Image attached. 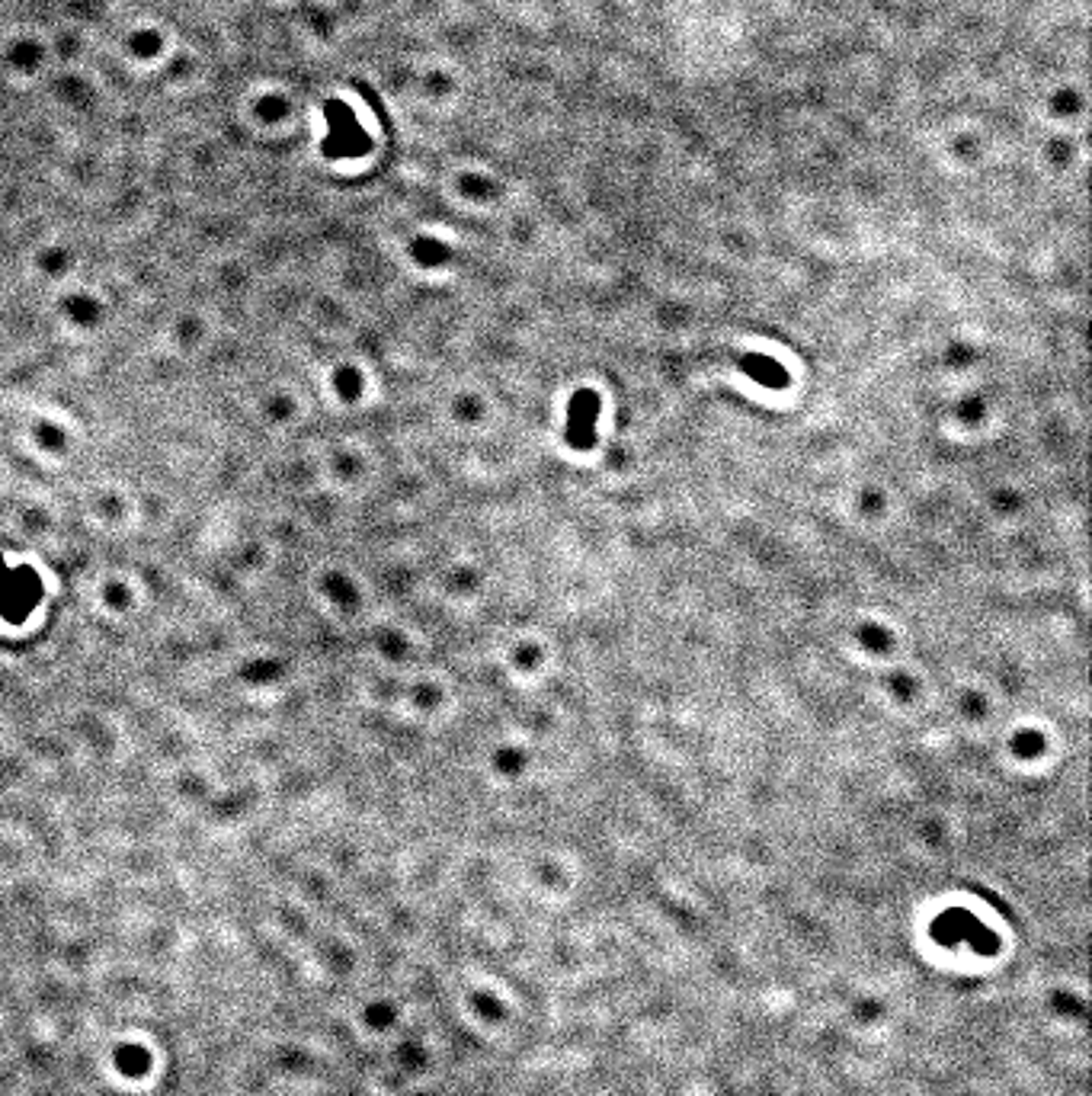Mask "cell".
<instances>
[{"label": "cell", "mask_w": 1092, "mask_h": 1096, "mask_svg": "<svg viewBox=\"0 0 1092 1096\" xmlns=\"http://www.w3.org/2000/svg\"><path fill=\"white\" fill-rule=\"evenodd\" d=\"M599 417V395L593 389H580L571 398V420H567V442L573 449H590L593 430Z\"/></svg>", "instance_id": "cell-1"}, {"label": "cell", "mask_w": 1092, "mask_h": 1096, "mask_svg": "<svg viewBox=\"0 0 1092 1096\" xmlns=\"http://www.w3.org/2000/svg\"><path fill=\"white\" fill-rule=\"evenodd\" d=\"M740 369L753 375V379H759L763 385H769V389H785L788 385V372L778 363H772V359H766V356H743Z\"/></svg>", "instance_id": "cell-2"}]
</instances>
